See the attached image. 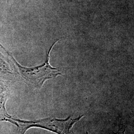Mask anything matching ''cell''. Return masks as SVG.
I'll use <instances>...</instances> for the list:
<instances>
[{
	"instance_id": "6da1fadb",
	"label": "cell",
	"mask_w": 134,
	"mask_h": 134,
	"mask_svg": "<svg viewBox=\"0 0 134 134\" xmlns=\"http://www.w3.org/2000/svg\"><path fill=\"white\" fill-rule=\"evenodd\" d=\"M59 40V39L57 40L51 46L47 53L45 63L40 66L33 68L23 67L14 60L10 53L6 51L10 62L13 63L19 77L25 83L34 88L40 89L46 81L62 75L59 70L51 67L49 63L50 52L54 45L57 43Z\"/></svg>"
},
{
	"instance_id": "7a4b0ae2",
	"label": "cell",
	"mask_w": 134,
	"mask_h": 134,
	"mask_svg": "<svg viewBox=\"0 0 134 134\" xmlns=\"http://www.w3.org/2000/svg\"><path fill=\"white\" fill-rule=\"evenodd\" d=\"M83 117V115H82L72 119L71 116H69L66 119H58L51 117L40 120L26 121L20 120L6 114L1 120L8 121L16 125L19 134H24L27 130L34 127L47 130L58 134H73L71 130L74 125Z\"/></svg>"
},
{
	"instance_id": "3957f363",
	"label": "cell",
	"mask_w": 134,
	"mask_h": 134,
	"mask_svg": "<svg viewBox=\"0 0 134 134\" xmlns=\"http://www.w3.org/2000/svg\"><path fill=\"white\" fill-rule=\"evenodd\" d=\"M8 89L4 83L0 82V110L3 112L4 115L8 114L5 108V104L8 99Z\"/></svg>"
},
{
	"instance_id": "277c9868",
	"label": "cell",
	"mask_w": 134,
	"mask_h": 134,
	"mask_svg": "<svg viewBox=\"0 0 134 134\" xmlns=\"http://www.w3.org/2000/svg\"><path fill=\"white\" fill-rule=\"evenodd\" d=\"M114 134H125V129L124 128H121L119 130V131Z\"/></svg>"
}]
</instances>
